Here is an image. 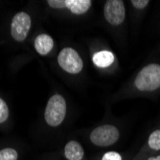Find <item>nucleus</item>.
<instances>
[{
  "mask_svg": "<svg viewBox=\"0 0 160 160\" xmlns=\"http://www.w3.org/2000/svg\"><path fill=\"white\" fill-rule=\"evenodd\" d=\"M135 88L140 92L150 93L160 88V64L149 63L145 65L135 77Z\"/></svg>",
  "mask_w": 160,
  "mask_h": 160,
  "instance_id": "obj_1",
  "label": "nucleus"
},
{
  "mask_svg": "<svg viewBox=\"0 0 160 160\" xmlns=\"http://www.w3.org/2000/svg\"><path fill=\"white\" fill-rule=\"evenodd\" d=\"M67 105L64 97L61 94H54L48 100L44 110V121L52 128L59 127L65 119Z\"/></svg>",
  "mask_w": 160,
  "mask_h": 160,
  "instance_id": "obj_2",
  "label": "nucleus"
},
{
  "mask_svg": "<svg viewBox=\"0 0 160 160\" xmlns=\"http://www.w3.org/2000/svg\"><path fill=\"white\" fill-rule=\"evenodd\" d=\"M120 138V130L113 125H102L95 128L89 134L91 143L99 148L113 146Z\"/></svg>",
  "mask_w": 160,
  "mask_h": 160,
  "instance_id": "obj_3",
  "label": "nucleus"
},
{
  "mask_svg": "<svg viewBox=\"0 0 160 160\" xmlns=\"http://www.w3.org/2000/svg\"><path fill=\"white\" fill-rule=\"evenodd\" d=\"M58 63L65 72L72 75L79 74L83 68V62L79 53L72 47H65L58 55Z\"/></svg>",
  "mask_w": 160,
  "mask_h": 160,
  "instance_id": "obj_4",
  "label": "nucleus"
},
{
  "mask_svg": "<svg viewBox=\"0 0 160 160\" xmlns=\"http://www.w3.org/2000/svg\"><path fill=\"white\" fill-rule=\"evenodd\" d=\"M31 26L32 18L30 14L26 12H19L16 13L11 21L10 30L12 38L18 42L24 41L31 30Z\"/></svg>",
  "mask_w": 160,
  "mask_h": 160,
  "instance_id": "obj_5",
  "label": "nucleus"
},
{
  "mask_svg": "<svg viewBox=\"0 0 160 160\" xmlns=\"http://www.w3.org/2000/svg\"><path fill=\"white\" fill-rule=\"evenodd\" d=\"M47 5L55 10H68L71 13L82 16L92 6L90 0H47Z\"/></svg>",
  "mask_w": 160,
  "mask_h": 160,
  "instance_id": "obj_6",
  "label": "nucleus"
},
{
  "mask_svg": "<svg viewBox=\"0 0 160 160\" xmlns=\"http://www.w3.org/2000/svg\"><path fill=\"white\" fill-rule=\"evenodd\" d=\"M104 17L112 26L121 25L126 18L125 3L122 0H108L104 6Z\"/></svg>",
  "mask_w": 160,
  "mask_h": 160,
  "instance_id": "obj_7",
  "label": "nucleus"
},
{
  "mask_svg": "<svg viewBox=\"0 0 160 160\" xmlns=\"http://www.w3.org/2000/svg\"><path fill=\"white\" fill-rule=\"evenodd\" d=\"M63 155L66 160H82L84 157V150L78 141L70 140L63 148Z\"/></svg>",
  "mask_w": 160,
  "mask_h": 160,
  "instance_id": "obj_8",
  "label": "nucleus"
},
{
  "mask_svg": "<svg viewBox=\"0 0 160 160\" xmlns=\"http://www.w3.org/2000/svg\"><path fill=\"white\" fill-rule=\"evenodd\" d=\"M34 46L38 54L40 56H46L54 48V39L47 34H40L36 38Z\"/></svg>",
  "mask_w": 160,
  "mask_h": 160,
  "instance_id": "obj_9",
  "label": "nucleus"
},
{
  "mask_svg": "<svg viewBox=\"0 0 160 160\" xmlns=\"http://www.w3.org/2000/svg\"><path fill=\"white\" fill-rule=\"evenodd\" d=\"M93 63L99 68H108L112 65L115 61V56L111 51L102 50L96 52L92 57Z\"/></svg>",
  "mask_w": 160,
  "mask_h": 160,
  "instance_id": "obj_10",
  "label": "nucleus"
},
{
  "mask_svg": "<svg viewBox=\"0 0 160 160\" xmlns=\"http://www.w3.org/2000/svg\"><path fill=\"white\" fill-rule=\"evenodd\" d=\"M160 152V128L155 129L149 135L147 140L146 147H145L139 153V156L145 154V152Z\"/></svg>",
  "mask_w": 160,
  "mask_h": 160,
  "instance_id": "obj_11",
  "label": "nucleus"
},
{
  "mask_svg": "<svg viewBox=\"0 0 160 160\" xmlns=\"http://www.w3.org/2000/svg\"><path fill=\"white\" fill-rule=\"evenodd\" d=\"M18 152L12 147H7L0 150V160H18Z\"/></svg>",
  "mask_w": 160,
  "mask_h": 160,
  "instance_id": "obj_12",
  "label": "nucleus"
},
{
  "mask_svg": "<svg viewBox=\"0 0 160 160\" xmlns=\"http://www.w3.org/2000/svg\"><path fill=\"white\" fill-rule=\"evenodd\" d=\"M9 115H10V110L7 103L2 98H0V125L4 124L8 120Z\"/></svg>",
  "mask_w": 160,
  "mask_h": 160,
  "instance_id": "obj_13",
  "label": "nucleus"
},
{
  "mask_svg": "<svg viewBox=\"0 0 160 160\" xmlns=\"http://www.w3.org/2000/svg\"><path fill=\"white\" fill-rule=\"evenodd\" d=\"M101 160H123V156L117 152L110 151V152H107L106 153H104Z\"/></svg>",
  "mask_w": 160,
  "mask_h": 160,
  "instance_id": "obj_14",
  "label": "nucleus"
},
{
  "mask_svg": "<svg viewBox=\"0 0 160 160\" xmlns=\"http://www.w3.org/2000/svg\"><path fill=\"white\" fill-rule=\"evenodd\" d=\"M130 3L136 10H144L149 6L150 1L149 0H132Z\"/></svg>",
  "mask_w": 160,
  "mask_h": 160,
  "instance_id": "obj_15",
  "label": "nucleus"
},
{
  "mask_svg": "<svg viewBox=\"0 0 160 160\" xmlns=\"http://www.w3.org/2000/svg\"><path fill=\"white\" fill-rule=\"evenodd\" d=\"M146 160H160V154L151 155V156H149Z\"/></svg>",
  "mask_w": 160,
  "mask_h": 160,
  "instance_id": "obj_16",
  "label": "nucleus"
}]
</instances>
